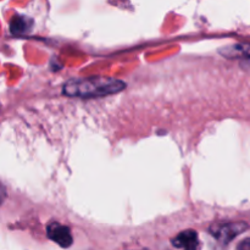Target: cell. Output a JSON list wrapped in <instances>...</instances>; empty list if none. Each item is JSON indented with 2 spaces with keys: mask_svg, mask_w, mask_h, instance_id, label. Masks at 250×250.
<instances>
[{
  "mask_svg": "<svg viewBox=\"0 0 250 250\" xmlns=\"http://www.w3.org/2000/svg\"><path fill=\"white\" fill-rule=\"evenodd\" d=\"M126 83L111 77L73 78L63 84L62 93L66 97L80 99H94L116 94L126 89Z\"/></svg>",
  "mask_w": 250,
  "mask_h": 250,
  "instance_id": "obj_1",
  "label": "cell"
},
{
  "mask_svg": "<svg viewBox=\"0 0 250 250\" xmlns=\"http://www.w3.org/2000/svg\"><path fill=\"white\" fill-rule=\"evenodd\" d=\"M249 229L247 222H236V224H226L219 227H212L211 234L224 244H229V242L237 236L242 234Z\"/></svg>",
  "mask_w": 250,
  "mask_h": 250,
  "instance_id": "obj_2",
  "label": "cell"
},
{
  "mask_svg": "<svg viewBox=\"0 0 250 250\" xmlns=\"http://www.w3.org/2000/svg\"><path fill=\"white\" fill-rule=\"evenodd\" d=\"M46 232H48L49 239L55 242L62 248H68V247L72 246V234H71L70 229L67 226H63L58 222H53L48 226Z\"/></svg>",
  "mask_w": 250,
  "mask_h": 250,
  "instance_id": "obj_3",
  "label": "cell"
},
{
  "mask_svg": "<svg viewBox=\"0 0 250 250\" xmlns=\"http://www.w3.org/2000/svg\"><path fill=\"white\" fill-rule=\"evenodd\" d=\"M199 238L198 233L193 229L181 232L178 236L172 239V246L183 250H198L199 249Z\"/></svg>",
  "mask_w": 250,
  "mask_h": 250,
  "instance_id": "obj_4",
  "label": "cell"
},
{
  "mask_svg": "<svg viewBox=\"0 0 250 250\" xmlns=\"http://www.w3.org/2000/svg\"><path fill=\"white\" fill-rule=\"evenodd\" d=\"M219 53L229 60H250V43H238L224 46L220 49Z\"/></svg>",
  "mask_w": 250,
  "mask_h": 250,
  "instance_id": "obj_5",
  "label": "cell"
},
{
  "mask_svg": "<svg viewBox=\"0 0 250 250\" xmlns=\"http://www.w3.org/2000/svg\"><path fill=\"white\" fill-rule=\"evenodd\" d=\"M34 26V21L24 15H16L10 22V32L14 36H23L29 33Z\"/></svg>",
  "mask_w": 250,
  "mask_h": 250,
  "instance_id": "obj_6",
  "label": "cell"
},
{
  "mask_svg": "<svg viewBox=\"0 0 250 250\" xmlns=\"http://www.w3.org/2000/svg\"><path fill=\"white\" fill-rule=\"evenodd\" d=\"M237 250H250V237L249 238L244 239V241H242L241 243L238 244Z\"/></svg>",
  "mask_w": 250,
  "mask_h": 250,
  "instance_id": "obj_7",
  "label": "cell"
}]
</instances>
